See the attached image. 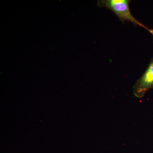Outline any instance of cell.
I'll list each match as a JSON object with an SVG mask.
<instances>
[{"label":"cell","instance_id":"cell-1","mask_svg":"<svg viewBox=\"0 0 153 153\" xmlns=\"http://www.w3.org/2000/svg\"><path fill=\"white\" fill-rule=\"evenodd\" d=\"M130 2L129 0H100L98 1V6L113 11L123 23L126 22H131L134 25L144 28L153 34L152 31L132 16L129 9Z\"/></svg>","mask_w":153,"mask_h":153},{"label":"cell","instance_id":"cell-2","mask_svg":"<svg viewBox=\"0 0 153 153\" xmlns=\"http://www.w3.org/2000/svg\"><path fill=\"white\" fill-rule=\"evenodd\" d=\"M153 88V59L141 77L136 82L133 87L134 94L140 98L151 88Z\"/></svg>","mask_w":153,"mask_h":153}]
</instances>
